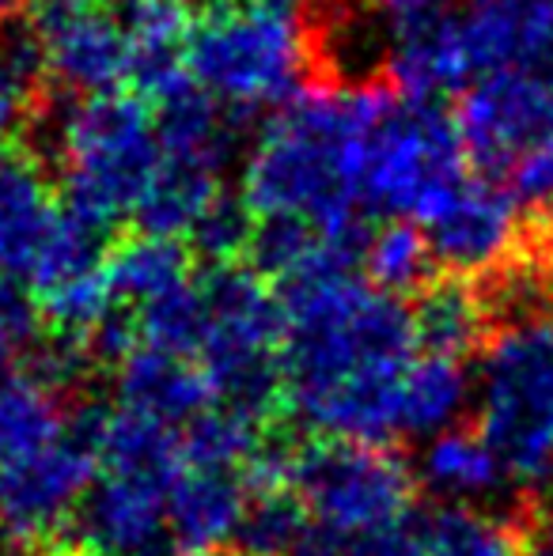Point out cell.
<instances>
[{
	"mask_svg": "<svg viewBox=\"0 0 553 556\" xmlns=\"http://www.w3.org/2000/svg\"><path fill=\"white\" fill-rule=\"evenodd\" d=\"M285 394L296 420L341 443L399 435V382L414 364V311L353 269L285 285Z\"/></svg>",
	"mask_w": 553,
	"mask_h": 556,
	"instance_id": "6da1fadb",
	"label": "cell"
},
{
	"mask_svg": "<svg viewBox=\"0 0 553 556\" xmlns=\"http://www.w3.org/2000/svg\"><path fill=\"white\" fill-rule=\"evenodd\" d=\"M379 88H307L269 117L243 160V205L266 220L361 235L364 132Z\"/></svg>",
	"mask_w": 553,
	"mask_h": 556,
	"instance_id": "7a4b0ae2",
	"label": "cell"
},
{
	"mask_svg": "<svg viewBox=\"0 0 553 556\" xmlns=\"http://www.w3.org/2000/svg\"><path fill=\"white\" fill-rule=\"evenodd\" d=\"M99 477L80 507L88 556H171V489L183 473V435L118 409L91 417Z\"/></svg>",
	"mask_w": 553,
	"mask_h": 556,
	"instance_id": "3957f363",
	"label": "cell"
},
{
	"mask_svg": "<svg viewBox=\"0 0 553 556\" xmlns=\"http://www.w3.org/2000/svg\"><path fill=\"white\" fill-rule=\"evenodd\" d=\"M50 152L65 213L106 231L144 201L160 170V129L140 99H76L53 117Z\"/></svg>",
	"mask_w": 553,
	"mask_h": 556,
	"instance_id": "277c9868",
	"label": "cell"
},
{
	"mask_svg": "<svg viewBox=\"0 0 553 556\" xmlns=\"http://www.w3.org/2000/svg\"><path fill=\"white\" fill-rule=\"evenodd\" d=\"M474 417L512 481L553 484V307L516 311L489 333Z\"/></svg>",
	"mask_w": 553,
	"mask_h": 556,
	"instance_id": "5b68a950",
	"label": "cell"
},
{
	"mask_svg": "<svg viewBox=\"0 0 553 556\" xmlns=\"http://www.w3.org/2000/svg\"><path fill=\"white\" fill-rule=\"evenodd\" d=\"M311 38L300 15L254 0H221L190 38V76L224 111L288 106L307 80Z\"/></svg>",
	"mask_w": 553,
	"mask_h": 556,
	"instance_id": "8992f818",
	"label": "cell"
},
{
	"mask_svg": "<svg viewBox=\"0 0 553 556\" xmlns=\"http://www.w3.org/2000/svg\"><path fill=\"white\" fill-rule=\"evenodd\" d=\"M466 148L436 103H417L379 88L364 132L361 198L394 220L425 227L436 208L466 182Z\"/></svg>",
	"mask_w": 553,
	"mask_h": 556,
	"instance_id": "52a82bcc",
	"label": "cell"
},
{
	"mask_svg": "<svg viewBox=\"0 0 553 556\" xmlns=\"http://www.w3.org/2000/svg\"><path fill=\"white\" fill-rule=\"evenodd\" d=\"M417 473L387 446L326 440L296 454L292 492L334 556H353L414 515Z\"/></svg>",
	"mask_w": 553,
	"mask_h": 556,
	"instance_id": "ba28073f",
	"label": "cell"
},
{
	"mask_svg": "<svg viewBox=\"0 0 553 556\" xmlns=\"http://www.w3.org/2000/svg\"><path fill=\"white\" fill-rule=\"evenodd\" d=\"M205 344L201 371L216 405L262 417L285 387V307L254 269L216 265L201 280Z\"/></svg>",
	"mask_w": 553,
	"mask_h": 556,
	"instance_id": "9c48e42d",
	"label": "cell"
},
{
	"mask_svg": "<svg viewBox=\"0 0 553 556\" xmlns=\"http://www.w3.org/2000/svg\"><path fill=\"white\" fill-rule=\"evenodd\" d=\"M96 466L91 417L42 454L0 466V545L12 553H30L53 542L88 500Z\"/></svg>",
	"mask_w": 553,
	"mask_h": 556,
	"instance_id": "30bf717a",
	"label": "cell"
},
{
	"mask_svg": "<svg viewBox=\"0 0 553 556\" xmlns=\"http://www.w3.org/2000/svg\"><path fill=\"white\" fill-rule=\"evenodd\" d=\"M466 160L501 178L531 148L553 140V68L478 76L455 114Z\"/></svg>",
	"mask_w": 553,
	"mask_h": 556,
	"instance_id": "8fae6325",
	"label": "cell"
},
{
	"mask_svg": "<svg viewBox=\"0 0 553 556\" xmlns=\"http://www.w3.org/2000/svg\"><path fill=\"white\" fill-rule=\"evenodd\" d=\"M27 280L46 323L58 326L68 341H96V333L118 318V300L106 277L103 231L68 213L61 216Z\"/></svg>",
	"mask_w": 553,
	"mask_h": 556,
	"instance_id": "7c38bea8",
	"label": "cell"
},
{
	"mask_svg": "<svg viewBox=\"0 0 553 556\" xmlns=\"http://www.w3.org/2000/svg\"><path fill=\"white\" fill-rule=\"evenodd\" d=\"M519 213L504 186L489 178H466L425 224L432 257L451 273H493L516 254Z\"/></svg>",
	"mask_w": 553,
	"mask_h": 556,
	"instance_id": "4fadbf2b",
	"label": "cell"
},
{
	"mask_svg": "<svg viewBox=\"0 0 553 556\" xmlns=\"http://www.w3.org/2000/svg\"><path fill=\"white\" fill-rule=\"evenodd\" d=\"M38 46H42L46 76L76 99L118 96L122 84L134 80L126 30L103 12L46 15Z\"/></svg>",
	"mask_w": 553,
	"mask_h": 556,
	"instance_id": "5bb4252c",
	"label": "cell"
},
{
	"mask_svg": "<svg viewBox=\"0 0 553 556\" xmlns=\"http://www.w3.org/2000/svg\"><path fill=\"white\" fill-rule=\"evenodd\" d=\"M455 23L474 76L553 68V0H466Z\"/></svg>",
	"mask_w": 553,
	"mask_h": 556,
	"instance_id": "9a60e30c",
	"label": "cell"
},
{
	"mask_svg": "<svg viewBox=\"0 0 553 556\" xmlns=\"http://www.w3.org/2000/svg\"><path fill=\"white\" fill-rule=\"evenodd\" d=\"M118 402L126 413L144 417L152 425H163L175 432L178 425H193L205 409H213L216 397L205 371L193 367V359L171 356V352L134 344L118 359Z\"/></svg>",
	"mask_w": 553,
	"mask_h": 556,
	"instance_id": "2e32d148",
	"label": "cell"
},
{
	"mask_svg": "<svg viewBox=\"0 0 553 556\" xmlns=\"http://www.w3.org/2000/svg\"><path fill=\"white\" fill-rule=\"evenodd\" d=\"M251 484L236 469L183 466L171 489V538L178 553L209 556L239 542V530L251 511Z\"/></svg>",
	"mask_w": 553,
	"mask_h": 556,
	"instance_id": "e0dca14e",
	"label": "cell"
},
{
	"mask_svg": "<svg viewBox=\"0 0 553 556\" xmlns=\"http://www.w3.org/2000/svg\"><path fill=\"white\" fill-rule=\"evenodd\" d=\"M126 30L134 84L155 103L190 84V38L193 20L183 0H122L118 15Z\"/></svg>",
	"mask_w": 553,
	"mask_h": 556,
	"instance_id": "ac0fdd59",
	"label": "cell"
},
{
	"mask_svg": "<svg viewBox=\"0 0 553 556\" xmlns=\"http://www.w3.org/2000/svg\"><path fill=\"white\" fill-rule=\"evenodd\" d=\"M73 428L65 382L53 379L38 356L0 375V466L42 454Z\"/></svg>",
	"mask_w": 553,
	"mask_h": 556,
	"instance_id": "d6986e66",
	"label": "cell"
},
{
	"mask_svg": "<svg viewBox=\"0 0 553 556\" xmlns=\"http://www.w3.org/2000/svg\"><path fill=\"white\" fill-rule=\"evenodd\" d=\"M61 208L46 175L23 155L0 160V273L27 277L50 235L61 224Z\"/></svg>",
	"mask_w": 553,
	"mask_h": 556,
	"instance_id": "ffe728a7",
	"label": "cell"
},
{
	"mask_svg": "<svg viewBox=\"0 0 553 556\" xmlns=\"http://www.w3.org/2000/svg\"><path fill=\"white\" fill-rule=\"evenodd\" d=\"M155 106H160V114H155L160 160L224 178L231 155H236L228 111L213 96H205L193 80L183 84L178 91H171Z\"/></svg>",
	"mask_w": 553,
	"mask_h": 556,
	"instance_id": "44dd1931",
	"label": "cell"
},
{
	"mask_svg": "<svg viewBox=\"0 0 553 556\" xmlns=\"http://www.w3.org/2000/svg\"><path fill=\"white\" fill-rule=\"evenodd\" d=\"M387 73H391L399 96L417 99V103H436L448 91L470 84L474 65L463 35H458L455 15L425 30H414V35L394 38L391 53H387Z\"/></svg>",
	"mask_w": 553,
	"mask_h": 556,
	"instance_id": "7402d4cb",
	"label": "cell"
},
{
	"mask_svg": "<svg viewBox=\"0 0 553 556\" xmlns=\"http://www.w3.org/2000/svg\"><path fill=\"white\" fill-rule=\"evenodd\" d=\"M417 477L448 504L489 500L508 489L512 481L486 435L470 432V428H451V432L428 440L417 458Z\"/></svg>",
	"mask_w": 553,
	"mask_h": 556,
	"instance_id": "603a6c76",
	"label": "cell"
},
{
	"mask_svg": "<svg viewBox=\"0 0 553 556\" xmlns=\"http://www.w3.org/2000/svg\"><path fill=\"white\" fill-rule=\"evenodd\" d=\"M474 405V379L458 359L417 356L399 382V435L436 440Z\"/></svg>",
	"mask_w": 553,
	"mask_h": 556,
	"instance_id": "cb8c5ba5",
	"label": "cell"
},
{
	"mask_svg": "<svg viewBox=\"0 0 553 556\" xmlns=\"http://www.w3.org/2000/svg\"><path fill=\"white\" fill-rule=\"evenodd\" d=\"M417 349L425 356L458 359L486 349L489 341V303L463 280L428 285L414 307Z\"/></svg>",
	"mask_w": 553,
	"mask_h": 556,
	"instance_id": "d4e9b609",
	"label": "cell"
},
{
	"mask_svg": "<svg viewBox=\"0 0 553 556\" xmlns=\"http://www.w3.org/2000/svg\"><path fill=\"white\" fill-rule=\"evenodd\" d=\"M535 515H497L474 504H443L425 515L428 556H524Z\"/></svg>",
	"mask_w": 553,
	"mask_h": 556,
	"instance_id": "484cf974",
	"label": "cell"
},
{
	"mask_svg": "<svg viewBox=\"0 0 553 556\" xmlns=\"http://www.w3.org/2000/svg\"><path fill=\"white\" fill-rule=\"evenodd\" d=\"M254 265L266 277H277L280 288L292 280L315 277L326 269H353L356 250H364V242L334 239V235L318 231L311 224L296 220H266L251 239Z\"/></svg>",
	"mask_w": 553,
	"mask_h": 556,
	"instance_id": "4316f807",
	"label": "cell"
},
{
	"mask_svg": "<svg viewBox=\"0 0 553 556\" xmlns=\"http://www.w3.org/2000/svg\"><path fill=\"white\" fill-rule=\"evenodd\" d=\"M106 277H111L114 300L134 303L137 311L193 285L186 250L175 239H160V235H137V239L122 242L106 257Z\"/></svg>",
	"mask_w": 553,
	"mask_h": 556,
	"instance_id": "83f0119b",
	"label": "cell"
},
{
	"mask_svg": "<svg viewBox=\"0 0 553 556\" xmlns=\"http://www.w3.org/2000/svg\"><path fill=\"white\" fill-rule=\"evenodd\" d=\"M262 432L259 417L231 405H213L201 413L193 425H186L183 432V466H201V469H236L247 473L254 458L262 451Z\"/></svg>",
	"mask_w": 553,
	"mask_h": 556,
	"instance_id": "f1b7e54d",
	"label": "cell"
},
{
	"mask_svg": "<svg viewBox=\"0 0 553 556\" xmlns=\"http://www.w3.org/2000/svg\"><path fill=\"white\" fill-rule=\"evenodd\" d=\"M364 269H368V285H376L387 295H410L432 273L436 257L428 247V235L410 220H391L379 231L364 239Z\"/></svg>",
	"mask_w": 553,
	"mask_h": 556,
	"instance_id": "f546056e",
	"label": "cell"
},
{
	"mask_svg": "<svg viewBox=\"0 0 553 556\" xmlns=\"http://www.w3.org/2000/svg\"><path fill=\"white\" fill-rule=\"evenodd\" d=\"M311 542H315V527L296 492L259 496L239 530L243 556H303Z\"/></svg>",
	"mask_w": 553,
	"mask_h": 556,
	"instance_id": "4dcf8cb0",
	"label": "cell"
},
{
	"mask_svg": "<svg viewBox=\"0 0 553 556\" xmlns=\"http://www.w3.org/2000/svg\"><path fill=\"white\" fill-rule=\"evenodd\" d=\"M137 341L148 349L171 352V356L193 359L201 356L205 344V300H201V285H186L175 295L152 303L137 315L134 323Z\"/></svg>",
	"mask_w": 553,
	"mask_h": 556,
	"instance_id": "1f68e13d",
	"label": "cell"
},
{
	"mask_svg": "<svg viewBox=\"0 0 553 556\" xmlns=\"http://www.w3.org/2000/svg\"><path fill=\"white\" fill-rule=\"evenodd\" d=\"M193 247L201 250L213 262L228 265L231 257L239 254L243 247H251L254 231H251V208L236 198H221L213 208L205 213V220L193 227Z\"/></svg>",
	"mask_w": 553,
	"mask_h": 556,
	"instance_id": "d6a6232c",
	"label": "cell"
},
{
	"mask_svg": "<svg viewBox=\"0 0 553 556\" xmlns=\"http://www.w3.org/2000/svg\"><path fill=\"white\" fill-rule=\"evenodd\" d=\"M501 178H504V190L512 193V201L524 213L553 220V140L524 152Z\"/></svg>",
	"mask_w": 553,
	"mask_h": 556,
	"instance_id": "836d02e7",
	"label": "cell"
},
{
	"mask_svg": "<svg viewBox=\"0 0 553 556\" xmlns=\"http://www.w3.org/2000/svg\"><path fill=\"white\" fill-rule=\"evenodd\" d=\"M35 303L20 292L15 277L0 273V375L27 364L35 349Z\"/></svg>",
	"mask_w": 553,
	"mask_h": 556,
	"instance_id": "e575fe53",
	"label": "cell"
},
{
	"mask_svg": "<svg viewBox=\"0 0 553 556\" xmlns=\"http://www.w3.org/2000/svg\"><path fill=\"white\" fill-rule=\"evenodd\" d=\"M42 73L46 65H42L38 35L20 27H0V91L23 103Z\"/></svg>",
	"mask_w": 553,
	"mask_h": 556,
	"instance_id": "d590c367",
	"label": "cell"
},
{
	"mask_svg": "<svg viewBox=\"0 0 553 556\" xmlns=\"http://www.w3.org/2000/svg\"><path fill=\"white\" fill-rule=\"evenodd\" d=\"M379 12H384L391 35L402 38L432 27V23L451 20L455 15V0H379Z\"/></svg>",
	"mask_w": 553,
	"mask_h": 556,
	"instance_id": "8d00e7d4",
	"label": "cell"
},
{
	"mask_svg": "<svg viewBox=\"0 0 553 556\" xmlns=\"http://www.w3.org/2000/svg\"><path fill=\"white\" fill-rule=\"evenodd\" d=\"M15 125H20V99L0 91V160H4V148L12 144Z\"/></svg>",
	"mask_w": 553,
	"mask_h": 556,
	"instance_id": "74e56055",
	"label": "cell"
},
{
	"mask_svg": "<svg viewBox=\"0 0 553 556\" xmlns=\"http://www.w3.org/2000/svg\"><path fill=\"white\" fill-rule=\"evenodd\" d=\"M531 538L542 545V553L553 556V492H550V500L546 504L535 511V527H531Z\"/></svg>",
	"mask_w": 553,
	"mask_h": 556,
	"instance_id": "f35d334b",
	"label": "cell"
},
{
	"mask_svg": "<svg viewBox=\"0 0 553 556\" xmlns=\"http://www.w3.org/2000/svg\"><path fill=\"white\" fill-rule=\"evenodd\" d=\"M50 15H65V12H96L103 0H42Z\"/></svg>",
	"mask_w": 553,
	"mask_h": 556,
	"instance_id": "ab89813d",
	"label": "cell"
},
{
	"mask_svg": "<svg viewBox=\"0 0 553 556\" xmlns=\"http://www.w3.org/2000/svg\"><path fill=\"white\" fill-rule=\"evenodd\" d=\"M254 4H266V8H280V12H300L303 4H307V0H254Z\"/></svg>",
	"mask_w": 553,
	"mask_h": 556,
	"instance_id": "60d3db41",
	"label": "cell"
},
{
	"mask_svg": "<svg viewBox=\"0 0 553 556\" xmlns=\"http://www.w3.org/2000/svg\"><path fill=\"white\" fill-rule=\"evenodd\" d=\"M15 8H20V0H0V20H4V15H12Z\"/></svg>",
	"mask_w": 553,
	"mask_h": 556,
	"instance_id": "b9f144b4",
	"label": "cell"
}]
</instances>
